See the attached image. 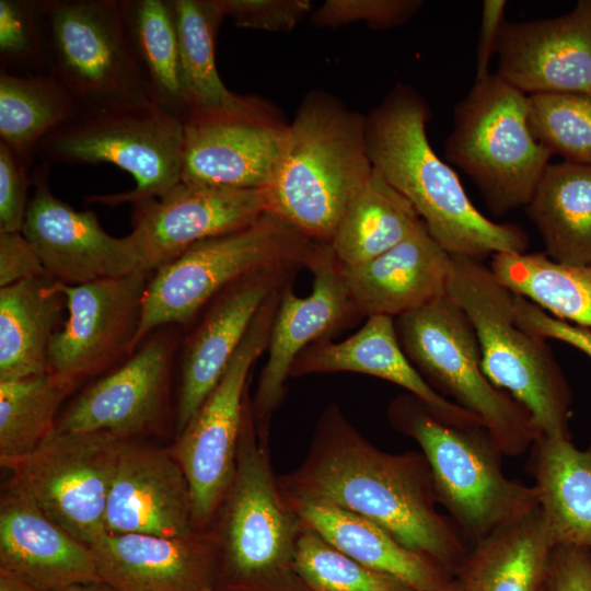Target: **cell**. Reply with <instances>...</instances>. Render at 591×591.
Returning <instances> with one entry per match:
<instances>
[{
	"instance_id": "39",
	"label": "cell",
	"mask_w": 591,
	"mask_h": 591,
	"mask_svg": "<svg viewBox=\"0 0 591 591\" xmlns=\"http://www.w3.org/2000/svg\"><path fill=\"white\" fill-rule=\"evenodd\" d=\"M294 570L306 591H413L341 553L304 524L297 543Z\"/></svg>"
},
{
	"instance_id": "8",
	"label": "cell",
	"mask_w": 591,
	"mask_h": 591,
	"mask_svg": "<svg viewBox=\"0 0 591 591\" xmlns=\"http://www.w3.org/2000/svg\"><path fill=\"white\" fill-rule=\"evenodd\" d=\"M402 349L439 394L478 418L507 456H519L537 438L526 409L497 387L483 369L474 327L442 296L394 318Z\"/></svg>"
},
{
	"instance_id": "35",
	"label": "cell",
	"mask_w": 591,
	"mask_h": 591,
	"mask_svg": "<svg viewBox=\"0 0 591 591\" xmlns=\"http://www.w3.org/2000/svg\"><path fill=\"white\" fill-rule=\"evenodd\" d=\"M513 293L546 313L591 329V266L565 265L545 253H499L489 265Z\"/></svg>"
},
{
	"instance_id": "15",
	"label": "cell",
	"mask_w": 591,
	"mask_h": 591,
	"mask_svg": "<svg viewBox=\"0 0 591 591\" xmlns=\"http://www.w3.org/2000/svg\"><path fill=\"white\" fill-rule=\"evenodd\" d=\"M306 268L313 276L308 296H297L292 281L282 289L266 350L267 361L251 397L256 430L265 439H269L270 420L285 398L297 357L311 344L332 338L361 317L329 244L318 243Z\"/></svg>"
},
{
	"instance_id": "30",
	"label": "cell",
	"mask_w": 591,
	"mask_h": 591,
	"mask_svg": "<svg viewBox=\"0 0 591 591\" xmlns=\"http://www.w3.org/2000/svg\"><path fill=\"white\" fill-rule=\"evenodd\" d=\"M66 300L48 276L0 288V382L48 371V351Z\"/></svg>"
},
{
	"instance_id": "38",
	"label": "cell",
	"mask_w": 591,
	"mask_h": 591,
	"mask_svg": "<svg viewBox=\"0 0 591 591\" xmlns=\"http://www.w3.org/2000/svg\"><path fill=\"white\" fill-rule=\"evenodd\" d=\"M528 106L532 130L551 154L591 165V93L530 94Z\"/></svg>"
},
{
	"instance_id": "50",
	"label": "cell",
	"mask_w": 591,
	"mask_h": 591,
	"mask_svg": "<svg viewBox=\"0 0 591 591\" xmlns=\"http://www.w3.org/2000/svg\"><path fill=\"white\" fill-rule=\"evenodd\" d=\"M436 591H464V590L462 589L461 584L454 577L449 583H447L444 587Z\"/></svg>"
},
{
	"instance_id": "49",
	"label": "cell",
	"mask_w": 591,
	"mask_h": 591,
	"mask_svg": "<svg viewBox=\"0 0 591 591\" xmlns=\"http://www.w3.org/2000/svg\"><path fill=\"white\" fill-rule=\"evenodd\" d=\"M63 591H115L111 587H104V583H91V584H81L68 588Z\"/></svg>"
},
{
	"instance_id": "3",
	"label": "cell",
	"mask_w": 591,
	"mask_h": 591,
	"mask_svg": "<svg viewBox=\"0 0 591 591\" xmlns=\"http://www.w3.org/2000/svg\"><path fill=\"white\" fill-rule=\"evenodd\" d=\"M373 166L366 118L324 93H312L287 126L266 212L304 236L329 244L350 200Z\"/></svg>"
},
{
	"instance_id": "31",
	"label": "cell",
	"mask_w": 591,
	"mask_h": 591,
	"mask_svg": "<svg viewBox=\"0 0 591 591\" xmlns=\"http://www.w3.org/2000/svg\"><path fill=\"white\" fill-rule=\"evenodd\" d=\"M525 209L551 259L591 266V165L549 163Z\"/></svg>"
},
{
	"instance_id": "48",
	"label": "cell",
	"mask_w": 591,
	"mask_h": 591,
	"mask_svg": "<svg viewBox=\"0 0 591 591\" xmlns=\"http://www.w3.org/2000/svg\"><path fill=\"white\" fill-rule=\"evenodd\" d=\"M0 591H43L0 569Z\"/></svg>"
},
{
	"instance_id": "2",
	"label": "cell",
	"mask_w": 591,
	"mask_h": 591,
	"mask_svg": "<svg viewBox=\"0 0 591 591\" xmlns=\"http://www.w3.org/2000/svg\"><path fill=\"white\" fill-rule=\"evenodd\" d=\"M428 107L398 85L366 118L368 154L384 179L405 196L433 240L451 256L478 260L524 253L529 237L518 225L497 223L470 200L456 173L431 148Z\"/></svg>"
},
{
	"instance_id": "16",
	"label": "cell",
	"mask_w": 591,
	"mask_h": 591,
	"mask_svg": "<svg viewBox=\"0 0 591 591\" xmlns=\"http://www.w3.org/2000/svg\"><path fill=\"white\" fill-rule=\"evenodd\" d=\"M151 273L56 288L68 317L51 337L48 370L79 383L107 370L135 351L142 301Z\"/></svg>"
},
{
	"instance_id": "27",
	"label": "cell",
	"mask_w": 591,
	"mask_h": 591,
	"mask_svg": "<svg viewBox=\"0 0 591 591\" xmlns=\"http://www.w3.org/2000/svg\"><path fill=\"white\" fill-rule=\"evenodd\" d=\"M282 495L301 522L335 548L413 591H436L454 578L443 565L404 546L364 517L328 503Z\"/></svg>"
},
{
	"instance_id": "33",
	"label": "cell",
	"mask_w": 591,
	"mask_h": 591,
	"mask_svg": "<svg viewBox=\"0 0 591 591\" xmlns=\"http://www.w3.org/2000/svg\"><path fill=\"white\" fill-rule=\"evenodd\" d=\"M125 32L157 106L184 121L185 101L172 0H119Z\"/></svg>"
},
{
	"instance_id": "34",
	"label": "cell",
	"mask_w": 591,
	"mask_h": 591,
	"mask_svg": "<svg viewBox=\"0 0 591 591\" xmlns=\"http://www.w3.org/2000/svg\"><path fill=\"white\" fill-rule=\"evenodd\" d=\"M81 107L51 74L0 71V141L30 167L39 143Z\"/></svg>"
},
{
	"instance_id": "20",
	"label": "cell",
	"mask_w": 591,
	"mask_h": 591,
	"mask_svg": "<svg viewBox=\"0 0 591 591\" xmlns=\"http://www.w3.org/2000/svg\"><path fill=\"white\" fill-rule=\"evenodd\" d=\"M299 269L274 267L235 281L204 309L195 327L182 338L177 434L222 378L264 303L292 281Z\"/></svg>"
},
{
	"instance_id": "42",
	"label": "cell",
	"mask_w": 591,
	"mask_h": 591,
	"mask_svg": "<svg viewBox=\"0 0 591 591\" xmlns=\"http://www.w3.org/2000/svg\"><path fill=\"white\" fill-rule=\"evenodd\" d=\"M225 18L240 27L289 32L311 10L308 0H219Z\"/></svg>"
},
{
	"instance_id": "7",
	"label": "cell",
	"mask_w": 591,
	"mask_h": 591,
	"mask_svg": "<svg viewBox=\"0 0 591 591\" xmlns=\"http://www.w3.org/2000/svg\"><path fill=\"white\" fill-rule=\"evenodd\" d=\"M317 245L267 212L246 228L194 244L151 273L135 350L159 328L190 325L221 291L251 274L306 268Z\"/></svg>"
},
{
	"instance_id": "28",
	"label": "cell",
	"mask_w": 591,
	"mask_h": 591,
	"mask_svg": "<svg viewBox=\"0 0 591 591\" xmlns=\"http://www.w3.org/2000/svg\"><path fill=\"white\" fill-rule=\"evenodd\" d=\"M529 450L528 471L552 545L591 552V448L538 437Z\"/></svg>"
},
{
	"instance_id": "17",
	"label": "cell",
	"mask_w": 591,
	"mask_h": 591,
	"mask_svg": "<svg viewBox=\"0 0 591 591\" xmlns=\"http://www.w3.org/2000/svg\"><path fill=\"white\" fill-rule=\"evenodd\" d=\"M50 166L40 162L31 173L34 193L22 228L46 275L56 282L78 286L143 270L130 234L112 236L92 210L78 211L53 194Z\"/></svg>"
},
{
	"instance_id": "41",
	"label": "cell",
	"mask_w": 591,
	"mask_h": 591,
	"mask_svg": "<svg viewBox=\"0 0 591 591\" xmlns=\"http://www.w3.org/2000/svg\"><path fill=\"white\" fill-rule=\"evenodd\" d=\"M421 4L417 0H327L313 12L312 22L320 27H333L363 21L387 28L407 22Z\"/></svg>"
},
{
	"instance_id": "47",
	"label": "cell",
	"mask_w": 591,
	"mask_h": 591,
	"mask_svg": "<svg viewBox=\"0 0 591 591\" xmlns=\"http://www.w3.org/2000/svg\"><path fill=\"white\" fill-rule=\"evenodd\" d=\"M507 7L505 0H485L482 4V19L476 50V80L489 76L488 66L496 53L498 39L505 25L503 16Z\"/></svg>"
},
{
	"instance_id": "40",
	"label": "cell",
	"mask_w": 591,
	"mask_h": 591,
	"mask_svg": "<svg viewBox=\"0 0 591 591\" xmlns=\"http://www.w3.org/2000/svg\"><path fill=\"white\" fill-rule=\"evenodd\" d=\"M0 71L47 73L38 0H0Z\"/></svg>"
},
{
	"instance_id": "46",
	"label": "cell",
	"mask_w": 591,
	"mask_h": 591,
	"mask_svg": "<svg viewBox=\"0 0 591 591\" xmlns=\"http://www.w3.org/2000/svg\"><path fill=\"white\" fill-rule=\"evenodd\" d=\"M47 276L44 264L22 232H0V288Z\"/></svg>"
},
{
	"instance_id": "11",
	"label": "cell",
	"mask_w": 591,
	"mask_h": 591,
	"mask_svg": "<svg viewBox=\"0 0 591 591\" xmlns=\"http://www.w3.org/2000/svg\"><path fill=\"white\" fill-rule=\"evenodd\" d=\"M47 73L82 111L154 104L128 42L119 0H38Z\"/></svg>"
},
{
	"instance_id": "24",
	"label": "cell",
	"mask_w": 591,
	"mask_h": 591,
	"mask_svg": "<svg viewBox=\"0 0 591 591\" xmlns=\"http://www.w3.org/2000/svg\"><path fill=\"white\" fill-rule=\"evenodd\" d=\"M356 372L383 379L417 397L438 418L460 426L482 421L439 394L412 364L401 347L394 317L371 315L348 338H324L308 346L294 360L290 376Z\"/></svg>"
},
{
	"instance_id": "25",
	"label": "cell",
	"mask_w": 591,
	"mask_h": 591,
	"mask_svg": "<svg viewBox=\"0 0 591 591\" xmlns=\"http://www.w3.org/2000/svg\"><path fill=\"white\" fill-rule=\"evenodd\" d=\"M0 569L43 591L102 582L86 544L9 490L0 505Z\"/></svg>"
},
{
	"instance_id": "22",
	"label": "cell",
	"mask_w": 591,
	"mask_h": 591,
	"mask_svg": "<svg viewBox=\"0 0 591 591\" xmlns=\"http://www.w3.org/2000/svg\"><path fill=\"white\" fill-rule=\"evenodd\" d=\"M89 547L102 582L115 591H216L210 530L185 537L104 532Z\"/></svg>"
},
{
	"instance_id": "37",
	"label": "cell",
	"mask_w": 591,
	"mask_h": 591,
	"mask_svg": "<svg viewBox=\"0 0 591 591\" xmlns=\"http://www.w3.org/2000/svg\"><path fill=\"white\" fill-rule=\"evenodd\" d=\"M76 385L49 370L0 382V460L26 455L48 440L57 410Z\"/></svg>"
},
{
	"instance_id": "21",
	"label": "cell",
	"mask_w": 591,
	"mask_h": 591,
	"mask_svg": "<svg viewBox=\"0 0 591 591\" xmlns=\"http://www.w3.org/2000/svg\"><path fill=\"white\" fill-rule=\"evenodd\" d=\"M497 74L526 95L591 93V0L557 18L505 23Z\"/></svg>"
},
{
	"instance_id": "4",
	"label": "cell",
	"mask_w": 591,
	"mask_h": 591,
	"mask_svg": "<svg viewBox=\"0 0 591 591\" xmlns=\"http://www.w3.org/2000/svg\"><path fill=\"white\" fill-rule=\"evenodd\" d=\"M246 394L233 483L210 528L218 573L231 591H306L294 570L302 522L274 474Z\"/></svg>"
},
{
	"instance_id": "9",
	"label": "cell",
	"mask_w": 591,
	"mask_h": 591,
	"mask_svg": "<svg viewBox=\"0 0 591 591\" xmlns=\"http://www.w3.org/2000/svg\"><path fill=\"white\" fill-rule=\"evenodd\" d=\"M445 154L498 216L528 205L552 155L532 130L528 95L497 73L456 104Z\"/></svg>"
},
{
	"instance_id": "10",
	"label": "cell",
	"mask_w": 591,
	"mask_h": 591,
	"mask_svg": "<svg viewBox=\"0 0 591 591\" xmlns=\"http://www.w3.org/2000/svg\"><path fill=\"white\" fill-rule=\"evenodd\" d=\"M183 153V121L155 104L81 111L36 150L50 165L109 163L128 172L135 188L85 198L111 207L159 197L178 184Z\"/></svg>"
},
{
	"instance_id": "1",
	"label": "cell",
	"mask_w": 591,
	"mask_h": 591,
	"mask_svg": "<svg viewBox=\"0 0 591 591\" xmlns=\"http://www.w3.org/2000/svg\"><path fill=\"white\" fill-rule=\"evenodd\" d=\"M277 478L283 494L364 517L453 575L471 547L451 518L438 510L421 451L380 450L336 404L322 412L300 465Z\"/></svg>"
},
{
	"instance_id": "43",
	"label": "cell",
	"mask_w": 591,
	"mask_h": 591,
	"mask_svg": "<svg viewBox=\"0 0 591 591\" xmlns=\"http://www.w3.org/2000/svg\"><path fill=\"white\" fill-rule=\"evenodd\" d=\"M31 167L0 141V232H22L32 185Z\"/></svg>"
},
{
	"instance_id": "12",
	"label": "cell",
	"mask_w": 591,
	"mask_h": 591,
	"mask_svg": "<svg viewBox=\"0 0 591 591\" xmlns=\"http://www.w3.org/2000/svg\"><path fill=\"white\" fill-rule=\"evenodd\" d=\"M282 289L258 311L222 378L171 451L189 486L196 531L210 530L233 483L250 372L267 350Z\"/></svg>"
},
{
	"instance_id": "36",
	"label": "cell",
	"mask_w": 591,
	"mask_h": 591,
	"mask_svg": "<svg viewBox=\"0 0 591 591\" xmlns=\"http://www.w3.org/2000/svg\"><path fill=\"white\" fill-rule=\"evenodd\" d=\"M172 2L188 115L237 106L244 97L227 89L216 65V35L225 18L219 0Z\"/></svg>"
},
{
	"instance_id": "26",
	"label": "cell",
	"mask_w": 591,
	"mask_h": 591,
	"mask_svg": "<svg viewBox=\"0 0 591 591\" xmlns=\"http://www.w3.org/2000/svg\"><path fill=\"white\" fill-rule=\"evenodd\" d=\"M452 256L424 222L404 241L343 274L352 304L362 316L397 317L447 294Z\"/></svg>"
},
{
	"instance_id": "13",
	"label": "cell",
	"mask_w": 591,
	"mask_h": 591,
	"mask_svg": "<svg viewBox=\"0 0 591 591\" xmlns=\"http://www.w3.org/2000/svg\"><path fill=\"white\" fill-rule=\"evenodd\" d=\"M130 439L103 432L55 433L33 452L0 460L9 491L88 546L104 533L118 457Z\"/></svg>"
},
{
	"instance_id": "29",
	"label": "cell",
	"mask_w": 591,
	"mask_h": 591,
	"mask_svg": "<svg viewBox=\"0 0 591 591\" xmlns=\"http://www.w3.org/2000/svg\"><path fill=\"white\" fill-rule=\"evenodd\" d=\"M553 547L537 505L471 545L454 577L464 591H544Z\"/></svg>"
},
{
	"instance_id": "45",
	"label": "cell",
	"mask_w": 591,
	"mask_h": 591,
	"mask_svg": "<svg viewBox=\"0 0 591 591\" xmlns=\"http://www.w3.org/2000/svg\"><path fill=\"white\" fill-rule=\"evenodd\" d=\"M544 591H591V552L575 546H554Z\"/></svg>"
},
{
	"instance_id": "14",
	"label": "cell",
	"mask_w": 591,
	"mask_h": 591,
	"mask_svg": "<svg viewBox=\"0 0 591 591\" xmlns=\"http://www.w3.org/2000/svg\"><path fill=\"white\" fill-rule=\"evenodd\" d=\"M181 327L151 333L108 374L79 394L56 424L57 433L103 432L123 439L160 430L169 410Z\"/></svg>"
},
{
	"instance_id": "19",
	"label": "cell",
	"mask_w": 591,
	"mask_h": 591,
	"mask_svg": "<svg viewBox=\"0 0 591 591\" xmlns=\"http://www.w3.org/2000/svg\"><path fill=\"white\" fill-rule=\"evenodd\" d=\"M183 125V182L252 189L270 184L287 126L269 123L256 101L194 112Z\"/></svg>"
},
{
	"instance_id": "5",
	"label": "cell",
	"mask_w": 591,
	"mask_h": 591,
	"mask_svg": "<svg viewBox=\"0 0 591 591\" xmlns=\"http://www.w3.org/2000/svg\"><path fill=\"white\" fill-rule=\"evenodd\" d=\"M447 296L474 327L485 374L526 409L537 438L570 439L569 385L546 339L517 324L514 293L483 260L452 256Z\"/></svg>"
},
{
	"instance_id": "32",
	"label": "cell",
	"mask_w": 591,
	"mask_h": 591,
	"mask_svg": "<svg viewBox=\"0 0 591 591\" xmlns=\"http://www.w3.org/2000/svg\"><path fill=\"white\" fill-rule=\"evenodd\" d=\"M421 222L410 201L373 169L348 204L329 245L344 268L355 267L399 244Z\"/></svg>"
},
{
	"instance_id": "6",
	"label": "cell",
	"mask_w": 591,
	"mask_h": 591,
	"mask_svg": "<svg viewBox=\"0 0 591 591\" xmlns=\"http://www.w3.org/2000/svg\"><path fill=\"white\" fill-rule=\"evenodd\" d=\"M387 416L420 447L438 501L470 546L538 505L534 486L503 474L502 453L484 426L447 422L409 393L390 402Z\"/></svg>"
},
{
	"instance_id": "44",
	"label": "cell",
	"mask_w": 591,
	"mask_h": 591,
	"mask_svg": "<svg viewBox=\"0 0 591 591\" xmlns=\"http://www.w3.org/2000/svg\"><path fill=\"white\" fill-rule=\"evenodd\" d=\"M515 322L523 329L545 339H555L581 350L591 358V329L556 318L540 306L514 293Z\"/></svg>"
},
{
	"instance_id": "23",
	"label": "cell",
	"mask_w": 591,
	"mask_h": 591,
	"mask_svg": "<svg viewBox=\"0 0 591 591\" xmlns=\"http://www.w3.org/2000/svg\"><path fill=\"white\" fill-rule=\"evenodd\" d=\"M104 532L165 537L196 532L189 486L172 452L126 443L107 497Z\"/></svg>"
},
{
	"instance_id": "18",
	"label": "cell",
	"mask_w": 591,
	"mask_h": 591,
	"mask_svg": "<svg viewBox=\"0 0 591 591\" xmlns=\"http://www.w3.org/2000/svg\"><path fill=\"white\" fill-rule=\"evenodd\" d=\"M131 205L130 236L148 273L200 241L253 224L266 212L263 189L183 181L159 197Z\"/></svg>"
}]
</instances>
